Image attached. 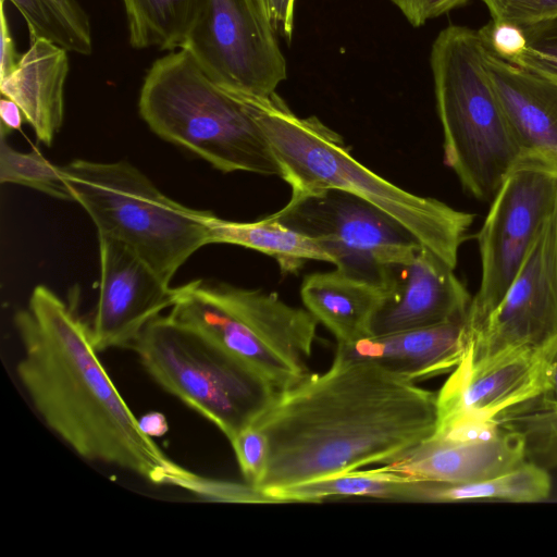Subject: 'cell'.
Returning <instances> with one entry per match:
<instances>
[{"mask_svg":"<svg viewBox=\"0 0 557 557\" xmlns=\"http://www.w3.org/2000/svg\"><path fill=\"white\" fill-rule=\"evenodd\" d=\"M492 21L507 22L521 28L557 17V0H481Z\"/></svg>","mask_w":557,"mask_h":557,"instance_id":"f546056e","label":"cell"},{"mask_svg":"<svg viewBox=\"0 0 557 557\" xmlns=\"http://www.w3.org/2000/svg\"><path fill=\"white\" fill-rule=\"evenodd\" d=\"M24 17L29 39L44 38L67 52L92 51L89 17L77 0H5Z\"/></svg>","mask_w":557,"mask_h":557,"instance_id":"484cf974","label":"cell"},{"mask_svg":"<svg viewBox=\"0 0 557 557\" xmlns=\"http://www.w3.org/2000/svg\"><path fill=\"white\" fill-rule=\"evenodd\" d=\"M138 110L154 134L219 171L281 176L246 94L212 79L185 49L170 51L151 64Z\"/></svg>","mask_w":557,"mask_h":557,"instance_id":"277c9868","label":"cell"},{"mask_svg":"<svg viewBox=\"0 0 557 557\" xmlns=\"http://www.w3.org/2000/svg\"><path fill=\"white\" fill-rule=\"evenodd\" d=\"M61 168L73 201L90 216L97 234L126 245L166 284L209 244L214 213L171 199L128 162L76 159Z\"/></svg>","mask_w":557,"mask_h":557,"instance_id":"52a82bcc","label":"cell"},{"mask_svg":"<svg viewBox=\"0 0 557 557\" xmlns=\"http://www.w3.org/2000/svg\"><path fill=\"white\" fill-rule=\"evenodd\" d=\"M22 345L16 373L47 426L89 461L114 465L154 484L215 496L146 434L98 358L89 327L49 287L37 285L14 315Z\"/></svg>","mask_w":557,"mask_h":557,"instance_id":"7a4b0ae2","label":"cell"},{"mask_svg":"<svg viewBox=\"0 0 557 557\" xmlns=\"http://www.w3.org/2000/svg\"><path fill=\"white\" fill-rule=\"evenodd\" d=\"M478 30L491 49L507 62L513 63L527 49L524 30L515 24L491 20Z\"/></svg>","mask_w":557,"mask_h":557,"instance_id":"4dcf8cb0","label":"cell"},{"mask_svg":"<svg viewBox=\"0 0 557 557\" xmlns=\"http://www.w3.org/2000/svg\"><path fill=\"white\" fill-rule=\"evenodd\" d=\"M24 115L21 108L11 99L3 97L0 100V135L7 137L13 131L20 129Z\"/></svg>","mask_w":557,"mask_h":557,"instance_id":"e575fe53","label":"cell"},{"mask_svg":"<svg viewBox=\"0 0 557 557\" xmlns=\"http://www.w3.org/2000/svg\"><path fill=\"white\" fill-rule=\"evenodd\" d=\"M437 419L436 393L372 361L333 359L278 393L253 423L269 442L257 488L387 463L431 437Z\"/></svg>","mask_w":557,"mask_h":557,"instance_id":"6da1fadb","label":"cell"},{"mask_svg":"<svg viewBox=\"0 0 557 557\" xmlns=\"http://www.w3.org/2000/svg\"><path fill=\"white\" fill-rule=\"evenodd\" d=\"M454 270L423 246L411 258L388 265L372 335L465 321L472 296Z\"/></svg>","mask_w":557,"mask_h":557,"instance_id":"9a60e30c","label":"cell"},{"mask_svg":"<svg viewBox=\"0 0 557 557\" xmlns=\"http://www.w3.org/2000/svg\"><path fill=\"white\" fill-rule=\"evenodd\" d=\"M557 334L542 345L512 346L473 358L467 352L437 395L435 433L462 422H495L504 410L545 389Z\"/></svg>","mask_w":557,"mask_h":557,"instance_id":"7c38bea8","label":"cell"},{"mask_svg":"<svg viewBox=\"0 0 557 557\" xmlns=\"http://www.w3.org/2000/svg\"><path fill=\"white\" fill-rule=\"evenodd\" d=\"M276 34L287 41L294 32L295 0H260Z\"/></svg>","mask_w":557,"mask_h":557,"instance_id":"d6a6232c","label":"cell"},{"mask_svg":"<svg viewBox=\"0 0 557 557\" xmlns=\"http://www.w3.org/2000/svg\"><path fill=\"white\" fill-rule=\"evenodd\" d=\"M481 40L483 65L525 158L557 174V83L503 60Z\"/></svg>","mask_w":557,"mask_h":557,"instance_id":"2e32d148","label":"cell"},{"mask_svg":"<svg viewBox=\"0 0 557 557\" xmlns=\"http://www.w3.org/2000/svg\"><path fill=\"white\" fill-rule=\"evenodd\" d=\"M4 2L5 0H0V79L9 75L17 66L22 57L17 52L12 38Z\"/></svg>","mask_w":557,"mask_h":557,"instance_id":"836d02e7","label":"cell"},{"mask_svg":"<svg viewBox=\"0 0 557 557\" xmlns=\"http://www.w3.org/2000/svg\"><path fill=\"white\" fill-rule=\"evenodd\" d=\"M524 460L522 438L500 428L485 440L431 436L381 466L423 482L461 484L495 476Z\"/></svg>","mask_w":557,"mask_h":557,"instance_id":"e0dca14e","label":"cell"},{"mask_svg":"<svg viewBox=\"0 0 557 557\" xmlns=\"http://www.w3.org/2000/svg\"><path fill=\"white\" fill-rule=\"evenodd\" d=\"M269 216L319 244L338 271L379 287L388 265L422 247L384 211L337 189L290 196Z\"/></svg>","mask_w":557,"mask_h":557,"instance_id":"9c48e42d","label":"cell"},{"mask_svg":"<svg viewBox=\"0 0 557 557\" xmlns=\"http://www.w3.org/2000/svg\"><path fill=\"white\" fill-rule=\"evenodd\" d=\"M185 49L215 82L268 97L287 77L285 57L260 0H205Z\"/></svg>","mask_w":557,"mask_h":557,"instance_id":"8fae6325","label":"cell"},{"mask_svg":"<svg viewBox=\"0 0 557 557\" xmlns=\"http://www.w3.org/2000/svg\"><path fill=\"white\" fill-rule=\"evenodd\" d=\"M557 334V208L497 307L468 339L473 358L512 346L542 345Z\"/></svg>","mask_w":557,"mask_h":557,"instance_id":"4fadbf2b","label":"cell"},{"mask_svg":"<svg viewBox=\"0 0 557 557\" xmlns=\"http://www.w3.org/2000/svg\"><path fill=\"white\" fill-rule=\"evenodd\" d=\"M465 321L372 335L349 345L337 344L334 359L372 361L414 382L450 373L467 348Z\"/></svg>","mask_w":557,"mask_h":557,"instance_id":"ac0fdd59","label":"cell"},{"mask_svg":"<svg viewBox=\"0 0 557 557\" xmlns=\"http://www.w3.org/2000/svg\"><path fill=\"white\" fill-rule=\"evenodd\" d=\"M421 481L381 466L371 470H350L293 486L271 491L275 504L320 503L336 497H369L414 502Z\"/></svg>","mask_w":557,"mask_h":557,"instance_id":"7402d4cb","label":"cell"},{"mask_svg":"<svg viewBox=\"0 0 557 557\" xmlns=\"http://www.w3.org/2000/svg\"><path fill=\"white\" fill-rule=\"evenodd\" d=\"M141 430L149 436H161L168 431V422L163 414L150 412L138 419Z\"/></svg>","mask_w":557,"mask_h":557,"instance_id":"d590c367","label":"cell"},{"mask_svg":"<svg viewBox=\"0 0 557 557\" xmlns=\"http://www.w3.org/2000/svg\"><path fill=\"white\" fill-rule=\"evenodd\" d=\"M523 30L527 49L512 64L557 83V17Z\"/></svg>","mask_w":557,"mask_h":557,"instance_id":"83f0119b","label":"cell"},{"mask_svg":"<svg viewBox=\"0 0 557 557\" xmlns=\"http://www.w3.org/2000/svg\"><path fill=\"white\" fill-rule=\"evenodd\" d=\"M209 244H232L264 253L276 260L282 273H296L308 260L332 263L319 244L269 215L238 222L213 214L209 221Z\"/></svg>","mask_w":557,"mask_h":557,"instance_id":"44dd1931","label":"cell"},{"mask_svg":"<svg viewBox=\"0 0 557 557\" xmlns=\"http://www.w3.org/2000/svg\"><path fill=\"white\" fill-rule=\"evenodd\" d=\"M67 51L44 38L30 39L17 66L0 79L3 97L22 110L39 141L50 146L64 117Z\"/></svg>","mask_w":557,"mask_h":557,"instance_id":"d6986e66","label":"cell"},{"mask_svg":"<svg viewBox=\"0 0 557 557\" xmlns=\"http://www.w3.org/2000/svg\"><path fill=\"white\" fill-rule=\"evenodd\" d=\"M169 315L201 334L277 393L308 376L317 319L276 293L205 280L178 286Z\"/></svg>","mask_w":557,"mask_h":557,"instance_id":"8992f818","label":"cell"},{"mask_svg":"<svg viewBox=\"0 0 557 557\" xmlns=\"http://www.w3.org/2000/svg\"><path fill=\"white\" fill-rule=\"evenodd\" d=\"M132 349L163 389L212 422L228 441L256 423L278 394L169 314L153 319Z\"/></svg>","mask_w":557,"mask_h":557,"instance_id":"ba28073f","label":"cell"},{"mask_svg":"<svg viewBox=\"0 0 557 557\" xmlns=\"http://www.w3.org/2000/svg\"><path fill=\"white\" fill-rule=\"evenodd\" d=\"M129 45L135 49H182L205 0H122Z\"/></svg>","mask_w":557,"mask_h":557,"instance_id":"cb8c5ba5","label":"cell"},{"mask_svg":"<svg viewBox=\"0 0 557 557\" xmlns=\"http://www.w3.org/2000/svg\"><path fill=\"white\" fill-rule=\"evenodd\" d=\"M305 308L339 345L372 335L371 325L381 304L382 288L337 269L307 275L300 287Z\"/></svg>","mask_w":557,"mask_h":557,"instance_id":"ffe728a7","label":"cell"},{"mask_svg":"<svg viewBox=\"0 0 557 557\" xmlns=\"http://www.w3.org/2000/svg\"><path fill=\"white\" fill-rule=\"evenodd\" d=\"M0 139V182L23 185L48 196L73 201L61 166H57L36 149L22 152Z\"/></svg>","mask_w":557,"mask_h":557,"instance_id":"4316f807","label":"cell"},{"mask_svg":"<svg viewBox=\"0 0 557 557\" xmlns=\"http://www.w3.org/2000/svg\"><path fill=\"white\" fill-rule=\"evenodd\" d=\"M230 443L245 483L257 488L269 457L267 435L256 424H251L240 431Z\"/></svg>","mask_w":557,"mask_h":557,"instance_id":"f1b7e54d","label":"cell"},{"mask_svg":"<svg viewBox=\"0 0 557 557\" xmlns=\"http://www.w3.org/2000/svg\"><path fill=\"white\" fill-rule=\"evenodd\" d=\"M556 208L557 174L540 161L527 158L505 177L478 234L481 281L465 321L468 339L500 302Z\"/></svg>","mask_w":557,"mask_h":557,"instance_id":"30bf717a","label":"cell"},{"mask_svg":"<svg viewBox=\"0 0 557 557\" xmlns=\"http://www.w3.org/2000/svg\"><path fill=\"white\" fill-rule=\"evenodd\" d=\"M292 195L337 189L384 211L426 249L456 268L474 214L411 194L356 160L343 137L317 116L295 114L276 94H246Z\"/></svg>","mask_w":557,"mask_h":557,"instance_id":"3957f363","label":"cell"},{"mask_svg":"<svg viewBox=\"0 0 557 557\" xmlns=\"http://www.w3.org/2000/svg\"><path fill=\"white\" fill-rule=\"evenodd\" d=\"M444 162L462 188L492 200L505 177L525 158L482 62L478 29L448 25L430 53Z\"/></svg>","mask_w":557,"mask_h":557,"instance_id":"5b68a950","label":"cell"},{"mask_svg":"<svg viewBox=\"0 0 557 557\" xmlns=\"http://www.w3.org/2000/svg\"><path fill=\"white\" fill-rule=\"evenodd\" d=\"M413 26L420 27L453 10L466 5L470 0H388Z\"/></svg>","mask_w":557,"mask_h":557,"instance_id":"1f68e13d","label":"cell"},{"mask_svg":"<svg viewBox=\"0 0 557 557\" xmlns=\"http://www.w3.org/2000/svg\"><path fill=\"white\" fill-rule=\"evenodd\" d=\"M552 480L548 470L528 460L495 476L461 484L423 482L416 502L457 503L502 500L537 503L549 497Z\"/></svg>","mask_w":557,"mask_h":557,"instance_id":"603a6c76","label":"cell"},{"mask_svg":"<svg viewBox=\"0 0 557 557\" xmlns=\"http://www.w3.org/2000/svg\"><path fill=\"white\" fill-rule=\"evenodd\" d=\"M495 422L522 438L525 460L547 470L557 468V354L545 389L504 410Z\"/></svg>","mask_w":557,"mask_h":557,"instance_id":"d4e9b609","label":"cell"},{"mask_svg":"<svg viewBox=\"0 0 557 557\" xmlns=\"http://www.w3.org/2000/svg\"><path fill=\"white\" fill-rule=\"evenodd\" d=\"M100 290L89 327L96 350L132 348L144 329L177 299L171 287L131 248L98 235Z\"/></svg>","mask_w":557,"mask_h":557,"instance_id":"5bb4252c","label":"cell"}]
</instances>
